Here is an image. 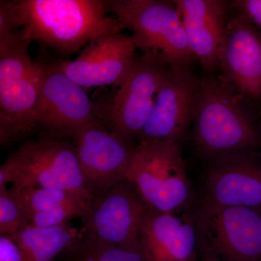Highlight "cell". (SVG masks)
I'll return each instance as SVG.
<instances>
[{
  "instance_id": "1",
  "label": "cell",
  "mask_w": 261,
  "mask_h": 261,
  "mask_svg": "<svg viewBox=\"0 0 261 261\" xmlns=\"http://www.w3.org/2000/svg\"><path fill=\"white\" fill-rule=\"evenodd\" d=\"M17 10L21 39L61 55L73 54L95 38L124 29L108 16L99 0H21L17 1Z\"/></svg>"
},
{
  "instance_id": "2",
  "label": "cell",
  "mask_w": 261,
  "mask_h": 261,
  "mask_svg": "<svg viewBox=\"0 0 261 261\" xmlns=\"http://www.w3.org/2000/svg\"><path fill=\"white\" fill-rule=\"evenodd\" d=\"M226 81L211 75L199 80L194 138L199 150L215 159L255 152L261 132L253 116Z\"/></svg>"
},
{
  "instance_id": "3",
  "label": "cell",
  "mask_w": 261,
  "mask_h": 261,
  "mask_svg": "<svg viewBox=\"0 0 261 261\" xmlns=\"http://www.w3.org/2000/svg\"><path fill=\"white\" fill-rule=\"evenodd\" d=\"M20 32L0 34V142L1 147L35 132L34 111L44 65L29 55Z\"/></svg>"
},
{
  "instance_id": "4",
  "label": "cell",
  "mask_w": 261,
  "mask_h": 261,
  "mask_svg": "<svg viewBox=\"0 0 261 261\" xmlns=\"http://www.w3.org/2000/svg\"><path fill=\"white\" fill-rule=\"evenodd\" d=\"M25 188L58 189L92 201L86 186L74 144L66 140L27 141L0 167V192L7 185Z\"/></svg>"
},
{
  "instance_id": "5",
  "label": "cell",
  "mask_w": 261,
  "mask_h": 261,
  "mask_svg": "<svg viewBox=\"0 0 261 261\" xmlns=\"http://www.w3.org/2000/svg\"><path fill=\"white\" fill-rule=\"evenodd\" d=\"M111 12L132 32L137 49L170 65H190L195 57L189 47L181 13L174 1L110 0Z\"/></svg>"
},
{
  "instance_id": "6",
  "label": "cell",
  "mask_w": 261,
  "mask_h": 261,
  "mask_svg": "<svg viewBox=\"0 0 261 261\" xmlns=\"http://www.w3.org/2000/svg\"><path fill=\"white\" fill-rule=\"evenodd\" d=\"M125 179L137 187L150 210L181 214L191 204V184L178 142L136 145Z\"/></svg>"
},
{
  "instance_id": "7",
  "label": "cell",
  "mask_w": 261,
  "mask_h": 261,
  "mask_svg": "<svg viewBox=\"0 0 261 261\" xmlns=\"http://www.w3.org/2000/svg\"><path fill=\"white\" fill-rule=\"evenodd\" d=\"M199 255L216 261H261V213L204 198L196 216Z\"/></svg>"
},
{
  "instance_id": "8",
  "label": "cell",
  "mask_w": 261,
  "mask_h": 261,
  "mask_svg": "<svg viewBox=\"0 0 261 261\" xmlns=\"http://www.w3.org/2000/svg\"><path fill=\"white\" fill-rule=\"evenodd\" d=\"M171 65L149 54L136 56L126 80L98 116L110 132L128 145L138 140Z\"/></svg>"
},
{
  "instance_id": "9",
  "label": "cell",
  "mask_w": 261,
  "mask_h": 261,
  "mask_svg": "<svg viewBox=\"0 0 261 261\" xmlns=\"http://www.w3.org/2000/svg\"><path fill=\"white\" fill-rule=\"evenodd\" d=\"M44 80L34 111V128L39 140L73 138L84 126L98 119L85 89L58 69L53 61H42Z\"/></svg>"
},
{
  "instance_id": "10",
  "label": "cell",
  "mask_w": 261,
  "mask_h": 261,
  "mask_svg": "<svg viewBox=\"0 0 261 261\" xmlns=\"http://www.w3.org/2000/svg\"><path fill=\"white\" fill-rule=\"evenodd\" d=\"M147 209L137 187L122 180L94 197L81 218V231L126 250L142 252L140 226Z\"/></svg>"
},
{
  "instance_id": "11",
  "label": "cell",
  "mask_w": 261,
  "mask_h": 261,
  "mask_svg": "<svg viewBox=\"0 0 261 261\" xmlns=\"http://www.w3.org/2000/svg\"><path fill=\"white\" fill-rule=\"evenodd\" d=\"M190 67V65H171L139 136V143H179L185 137L195 119L199 98V80Z\"/></svg>"
},
{
  "instance_id": "12",
  "label": "cell",
  "mask_w": 261,
  "mask_h": 261,
  "mask_svg": "<svg viewBox=\"0 0 261 261\" xmlns=\"http://www.w3.org/2000/svg\"><path fill=\"white\" fill-rule=\"evenodd\" d=\"M219 64L228 85L261 115V32L238 13L228 18Z\"/></svg>"
},
{
  "instance_id": "13",
  "label": "cell",
  "mask_w": 261,
  "mask_h": 261,
  "mask_svg": "<svg viewBox=\"0 0 261 261\" xmlns=\"http://www.w3.org/2000/svg\"><path fill=\"white\" fill-rule=\"evenodd\" d=\"M73 140L86 186L94 197L126 178L135 145L120 140L99 118L82 127Z\"/></svg>"
},
{
  "instance_id": "14",
  "label": "cell",
  "mask_w": 261,
  "mask_h": 261,
  "mask_svg": "<svg viewBox=\"0 0 261 261\" xmlns=\"http://www.w3.org/2000/svg\"><path fill=\"white\" fill-rule=\"evenodd\" d=\"M137 49L132 36L111 33L91 41L73 61L53 62L84 89L119 87L132 68Z\"/></svg>"
},
{
  "instance_id": "15",
  "label": "cell",
  "mask_w": 261,
  "mask_h": 261,
  "mask_svg": "<svg viewBox=\"0 0 261 261\" xmlns=\"http://www.w3.org/2000/svg\"><path fill=\"white\" fill-rule=\"evenodd\" d=\"M205 199L261 213V160L255 152L216 158L207 170Z\"/></svg>"
},
{
  "instance_id": "16",
  "label": "cell",
  "mask_w": 261,
  "mask_h": 261,
  "mask_svg": "<svg viewBox=\"0 0 261 261\" xmlns=\"http://www.w3.org/2000/svg\"><path fill=\"white\" fill-rule=\"evenodd\" d=\"M140 240L147 261H199L196 217L190 215L147 209Z\"/></svg>"
},
{
  "instance_id": "17",
  "label": "cell",
  "mask_w": 261,
  "mask_h": 261,
  "mask_svg": "<svg viewBox=\"0 0 261 261\" xmlns=\"http://www.w3.org/2000/svg\"><path fill=\"white\" fill-rule=\"evenodd\" d=\"M189 47L202 68L212 71L219 64V53L228 18V2L176 0Z\"/></svg>"
},
{
  "instance_id": "18",
  "label": "cell",
  "mask_w": 261,
  "mask_h": 261,
  "mask_svg": "<svg viewBox=\"0 0 261 261\" xmlns=\"http://www.w3.org/2000/svg\"><path fill=\"white\" fill-rule=\"evenodd\" d=\"M82 231L66 224L51 227L29 225L10 237L29 261H55L80 238Z\"/></svg>"
},
{
  "instance_id": "19",
  "label": "cell",
  "mask_w": 261,
  "mask_h": 261,
  "mask_svg": "<svg viewBox=\"0 0 261 261\" xmlns=\"http://www.w3.org/2000/svg\"><path fill=\"white\" fill-rule=\"evenodd\" d=\"M65 252L81 261H147L143 252L126 250L82 233Z\"/></svg>"
},
{
  "instance_id": "20",
  "label": "cell",
  "mask_w": 261,
  "mask_h": 261,
  "mask_svg": "<svg viewBox=\"0 0 261 261\" xmlns=\"http://www.w3.org/2000/svg\"><path fill=\"white\" fill-rule=\"evenodd\" d=\"M29 225L30 215L24 207L18 189L12 186L0 192V235L13 236Z\"/></svg>"
},
{
  "instance_id": "21",
  "label": "cell",
  "mask_w": 261,
  "mask_h": 261,
  "mask_svg": "<svg viewBox=\"0 0 261 261\" xmlns=\"http://www.w3.org/2000/svg\"><path fill=\"white\" fill-rule=\"evenodd\" d=\"M18 190L22 202L30 215V218L33 214L51 210L73 200L79 199L86 200L74 192L58 189L25 188Z\"/></svg>"
},
{
  "instance_id": "22",
  "label": "cell",
  "mask_w": 261,
  "mask_h": 261,
  "mask_svg": "<svg viewBox=\"0 0 261 261\" xmlns=\"http://www.w3.org/2000/svg\"><path fill=\"white\" fill-rule=\"evenodd\" d=\"M92 201L79 199L51 210L33 214L30 224L37 227H51L68 224L71 219L82 218Z\"/></svg>"
},
{
  "instance_id": "23",
  "label": "cell",
  "mask_w": 261,
  "mask_h": 261,
  "mask_svg": "<svg viewBox=\"0 0 261 261\" xmlns=\"http://www.w3.org/2000/svg\"><path fill=\"white\" fill-rule=\"evenodd\" d=\"M232 5L237 13L261 32V0H238Z\"/></svg>"
},
{
  "instance_id": "24",
  "label": "cell",
  "mask_w": 261,
  "mask_h": 261,
  "mask_svg": "<svg viewBox=\"0 0 261 261\" xmlns=\"http://www.w3.org/2000/svg\"><path fill=\"white\" fill-rule=\"evenodd\" d=\"M0 261H29L9 236L0 235Z\"/></svg>"
},
{
  "instance_id": "25",
  "label": "cell",
  "mask_w": 261,
  "mask_h": 261,
  "mask_svg": "<svg viewBox=\"0 0 261 261\" xmlns=\"http://www.w3.org/2000/svg\"><path fill=\"white\" fill-rule=\"evenodd\" d=\"M201 261H216L214 257L211 255H200Z\"/></svg>"
},
{
  "instance_id": "26",
  "label": "cell",
  "mask_w": 261,
  "mask_h": 261,
  "mask_svg": "<svg viewBox=\"0 0 261 261\" xmlns=\"http://www.w3.org/2000/svg\"><path fill=\"white\" fill-rule=\"evenodd\" d=\"M71 261H81L80 260H79V259H76V258H73V257H71Z\"/></svg>"
}]
</instances>
